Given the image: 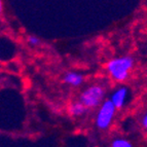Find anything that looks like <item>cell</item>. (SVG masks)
Returning <instances> with one entry per match:
<instances>
[{"instance_id":"obj_1","label":"cell","mask_w":147,"mask_h":147,"mask_svg":"<svg viewBox=\"0 0 147 147\" xmlns=\"http://www.w3.org/2000/svg\"><path fill=\"white\" fill-rule=\"evenodd\" d=\"M133 67H134V59L129 56L114 58L106 65L107 72L111 76V78L119 82L127 80Z\"/></svg>"},{"instance_id":"obj_9","label":"cell","mask_w":147,"mask_h":147,"mask_svg":"<svg viewBox=\"0 0 147 147\" xmlns=\"http://www.w3.org/2000/svg\"><path fill=\"white\" fill-rule=\"evenodd\" d=\"M141 125L145 131H147V112L141 118Z\"/></svg>"},{"instance_id":"obj_2","label":"cell","mask_w":147,"mask_h":147,"mask_svg":"<svg viewBox=\"0 0 147 147\" xmlns=\"http://www.w3.org/2000/svg\"><path fill=\"white\" fill-rule=\"evenodd\" d=\"M105 98V88L101 84H92L86 90L81 92L79 95V102L82 103L88 109L100 107Z\"/></svg>"},{"instance_id":"obj_7","label":"cell","mask_w":147,"mask_h":147,"mask_svg":"<svg viewBox=\"0 0 147 147\" xmlns=\"http://www.w3.org/2000/svg\"><path fill=\"white\" fill-rule=\"evenodd\" d=\"M111 147H133V144L127 139L117 138L111 142Z\"/></svg>"},{"instance_id":"obj_4","label":"cell","mask_w":147,"mask_h":147,"mask_svg":"<svg viewBox=\"0 0 147 147\" xmlns=\"http://www.w3.org/2000/svg\"><path fill=\"white\" fill-rule=\"evenodd\" d=\"M127 95H129V91L125 86H120V88H116L115 91L113 92L111 95L110 99L111 103L115 106L116 109H120L125 106V101H127Z\"/></svg>"},{"instance_id":"obj_3","label":"cell","mask_w":147,"mask_h":147,"mask_svg":"<svg viewBox=\"0 0 147 147\" xmlns=\"http://www.w3.org/2000/svg\"><path fill=\"white\" fill-rule=\"evenodd\" d=\"M115 106L111 103L110 100H105L102 103V105L99 107V110L96 114L95 123L96 127L99 130L106 131L108 130L110 125H112L113 118L115 116L116 113Z\"/></svg>"},{"instance_id":"obj_6","label":"cell","mask_w":147,"mask_h":147,"mask_svg":"<svg viewBox=\"0 0 147 147\" xmlns=\"http://www.w3.org/2000/svg\"><path fill=\"white\" fill-rule=\"evenodd\" d=\"M64 81L71 86H79L84 82V76L77 72H68L64 76Z\"/></svg>"},{"instance_id":"obj_5","label":"cell","mask_w":147,"mask_h":147,"mask_svg":"<svg viewBox=\"0 0 147 147\" xmlns=\"http://www.w3.org/2000/svg\"><path fill=\"white\" fill-rule=\"evenodd\" d=\"M68 112L70 113V115L74 116V117H79V116L84 115L88 112V108L80 103L79 101H75L72 102L68 107Z\"/></svg>"},{"instance_id":"obj_10","label":"cell","mask_w":147,"mask_h":147,"mask_svg":"<svg viewBox=\"0 0 147 147\" xmlns=\"http://www.w3.org/2000/svg\"><path fill=\"white\" fill-rule=\"evenodd\" d=\"M2 8H3V3H2V1L0 0V12L2 11Z\"/></svg>"},{"instance_id":"obj_8","label":"cell","mask_w":147,"mask_h":147,"mask_svg":"<svg viewBox=\"0 0 147 147\" xmlns=\"http://www.w3.org/2000/svg\"><path fill=\"white\" fill-rule=\"evenodd\" d=\"M28 42L33 47H36V45H38L40 43V39L35 35H29L28 36Z\"/></svg>"}]
</instances>
